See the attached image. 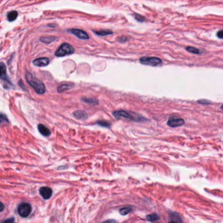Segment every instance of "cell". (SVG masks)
I'll list each match as a JSON object with an SVG mask.
<instances>
[{"instance_id":"obj_1","label":"cell","mask_w":223,"mask_h":223,"mask_svg":"<svg viewBox=\"0 0 223 223\" xmlns=\"http://www.w3.org/2000/svg\"><path fill=\"white\" fill-rule=\"evenodd\" d=\"M26 79L27 80L28 83L33 87V88L35 90V91L37 94H42L45 92L46 88L43 82L39 81V79H36L30 73L26 72Z\"/></svg>"},{"instance_id":"obj_2","label":"cell","mask_w":223,"mask_h":223,"mask_svg":"<svg viewBox=\"0 0 223 223\" xmlns=\"http://www.w3.org/2000/svg\"><path fill=\"white\" fill-rule=\"evenodd\" d=\"M74 48H73L71 45L67 44V43H64L56 51L55 55L56 56L58 57H62L66 55L71 54L74 52Z\"/></svg>"},{"instance_id":"obj_3","label":"cell","mask_w":223,"mask_h":223,"mask_svg":"<svg viewBox=\"0 0 223 223\" xmlns=\"http://www.w3.org/2000/svg\"><path fill=\"white\" fill-rule=\"evenodd\" d=\"M113 115L114 117L117 118V119H120V118H126V119H129V120H132L134 121H142L145 120V118H143L142 117H137V118L134 117V116L130 115V113H128V112H126V111H122V110L114 111L113 113Z\"/></svg>"},{"instance_id":"obj_4","label":"cell","mask_w":223,"mask_h":223,"mask_svg":"<svg viewBox=\"0 0 223 223\" xmlns=\"http://www.w3.org/2000/svg\"><path fill=\"white\" fill-rule=\"evenodd\" d=\"M142 64L151 65V66H156L162 64V60L157 57L145 56L142 57L139 60Z\"/></svg>"},{"instance_id":"obj_5","label":"cell","mask_w":223,"mask_h":223,"mask_svg":"<svg viewBox=\"0 0 223 223\" xmlns=\"http://www.w3.org/2000/svg\"><path fill=\"white\" fill-rule=\"evenodd\" d=\"M31 211L30 204L28 203H21L18 207V213L22 217H27L30 215Z\"/></svg>"},{"instance_id":"obj_6","label":"cell","mask_w":223,"mask_h":223,"mask_svg":"<svg viewBox=\"0 0 223 223\" xmlns=\"http://www.w3.org/2000/svg\"><path fill=\"white\" fill-rule=\"evenodd\" d=\"M185 122V120L183 118L177 117H172L169 118L168 122H167V125L171 128H176L184 125Z\"/></svg>"},{"instance_id":"obj_7","label":"cell","mask_w":223,"mask_h":223,"mask_svg":"<svg viewBox=\"0 0 223 223\" xmlns=\"http://www.w3.org/2000/svg\"><path fill=\"white\" fill-rule=\"evenodd\" d=\"M69 31L81 39H89L88 35L83 30H79V29H71V30H69Z\"/></svg>"},{"instance_id":"obj_8","label":"cell","mask_w":223,"mask_h":223,"mask_svg":"<svg viewBox=\"0 0 223 223\" xmlns=\"http://www.w3.org/2000/svg\"><path fill=\"white\" fill-rule=\"evenodd\" d=\"M40 195L44 198L45 200L49 199L52 194V189L48 186H43L39 189Z\"/></svg>"},{"instance_id":"obj_9","label":"cell","mask_w":223,"mask_h":223,"mask_svg":"<svg viewBox=\"0 0 223 223\" xmlns=\"http://www.w3.org/2000/svg\"><path fill=\"white\" fill-rule=\"evenodd\" d=\"M33 64L38 67H45L49 64V60L46 57L39 58L33 60Z\"/></svg>"},{"instance_id":"obj_10","label":"cell","mask_w":223,"mask_h":223,"mask_svg":"<svg viewBox=\"0 0 223 223\" xmlns=\"http://www.w3.org/2000/svg\"><path fill=\"white\" fill-rule=\"evenodd\" d=\"M38 130L41 135L45 137L49 136L50 134H51V132H50V130L47 127H46L45 125L42 124H39L38 125Z\"/></svg>"},{"instance_id":"obj_11","label":"cell","mask_w":223,"mask_h":223,"mask_svg":"<svg viewBox=\"0 0 223 223\" xmlns=\"http://www.w3.org/2000/svg\"><path fill=\"white\" fill-rule=\"evenodd\" d=\"M0 72H1V78L2 80H3L4 81L11 83L10 81H9L8 77L7 75V72H6V67L5 65H4L3 62L1 63V67H0Z\"/></svg>"},{"instance_id":"obj_12","label":"cell","mask_w":223,"mask_h":223,"mask_svg":"<svg viewBox=\"0 0 223 223\" xmlns=\"http://www.w3.org/2000/svg\"><path fill=\"white\" fill-rule=\"evenodd\" d=\"M169 220L176 222H182L183 220H181L180 216L176 212H169Z\"/></svg>"},{"instance_id":"obj_13","label":"cell","mask_w":223,"mask_h":223,"mask_svg":"<svg viewBox=\"0 0 223 223\" xmlns=\"http://www.w3.org/2000/svg\"><path fill=\"white\" fill-rule=\"evenodd\" d=\"M73 115L75 117L77 118V119L84 120V119H86L87 118L86 113L83 111L79 110V111H75L73 113Z\"/></svg>"},{"instance_id":"obj_14","label":"cell","mask_w":223,"mask_h":223,"mask_svg":"<svg viewBox=\"0 0 223 223\" xmlns=\"http://www.w3.org/2000/svg\"><path fill=\"white\" fill-rule=\"evenodd\" d=\"M73 84H63L58 88L57 90L58 92H64L71 89L73 88Z\"/></svg>"},{"instance_id":"obj_15","label":"cell","mask_w":223,"mask_h":223,"mask_svg":"<svg viewBox=\"0 0 223 223\" xmlns=\"http://www.w3.org/2000/svg\"><path fill=\"white\" fill-rule=\"evenodd\" d=\"M18 16V12L16 11H12L7 14V20L9 22H13L16 20Z\"/></svg>"},{"instance_id":"obj_16","label":"cell","mask_w":223,"mask_h":223,"mask_svg":"<svg viewBox=\"0 0 223 223\" xmlns=\"http://www.w3.org/2000/svg\"><path fill=\"white\" fill-rule=\"evenodd\" d=\"M146 219L147 220H149V222H154L160 219V217L156 213H152V214L147 215Z\"/></svg>"},{"instance_id":"obj_17","label":"cell","mask_w":223,"mask_h":223,"mask_svg":"<svg viewBox=\"0 0 223 223\" xmlns=\"http://www.w3.org/2000/svg\"><path fill=\"white\" fill-rule=\"evenodd\" d=\"M132 207H130V206H128V207H124L119 210V213H120L122 215H128V213H130V212L132 211Z\"/></svg>"},{"instance_id":"obj_18","label":"cell","mask_w":223,"mask_h":223,"mask_svg":"<svg viewBox=\"0 0 223 223\" xmlns=\"http://www.w3.org/2000/svg\"><path fill=\"white\" fill-rule=\"evenodd\" d=\"M97 35H101V36H105L110 34H112L113 32L112 31L108 30H101L100 31H94Z\"/></svg>"},{"instance_id":"obj_19","label":"cell","mask_w":223,"mask_h":223,"mask_svg":"<svg viewBox=\"0 0 223 223\" xmlns=\"http://www.w3.org/2000/svg\"><path fill=\"white\" fill-rule=\"evenodd\" d=\"M186 50H187L188 52L193 53V54H200L202 53V51L200 49H198L197 48L193 47H187L186 48Z\"/></svg>"},{"instance_id":"obj_20","label":"cell","mask_w":223,"mask_h":223,"mask_svg":"<svg viewBox=\"0 0 223 223\" xmlns=\"http://www.w3.org/2000/svg\"><path fill=\"white\" fill-rule=\"evenodd\" d=\"M41 41L45 43H50L56 40L55 37H43L40 39Z\"/></svg>"},{"instance_id":"obj_21","label":"cell","mask_w":223,"mask_h":223,"mask_svg":"<svg viewBox=\"0 0 223 223\" xmlns=\"http://www.w3.org/2000/svg\"><path fill=\"white\" fill-rule=\"evenodd\" d=\"M98 125L101 126L103 127H109L110 126V123H109L106 121H100V122H97Z\"/></svg>"},{"instance_id":"obj_22","label":"cell","mask_w":223,"mask_h":223,"mask_svg":"<svg viewBox=\"0 0 223 223\" xmlns=\"http://www.w3.org/2000/svg\"><path fill=\"white\" fill-rule=\"evenodd\" d=\"M134 18L139 22H143L145 20V18L143 16L139 14H134Z\"/></svg>"},{"instance_id":"obj_23","label":"cell","mask_w":223,"mask_h":223,"mask_svg":"<svg viewBox=\"0 0 223 223\" xmlns=\"http://www.w3.org/2000/svg\"><path fill=\"white\" fill-rule=\"evenodd\" d=\"M82 100L85 101V102L88 103H92V104H98V101L94 99H82Z\"/></svg>"},{"instance_id":"obj_24","label":"cell","mask_w":223,"mask_h":223,"mask_svg":"<svg viewBox=\"0 0 223 223\" xmlns=\"http://www.w3.org/2000/svg\"><path fill=\"white\" fill-rule=\"evenodd\" d=\"M217 35L219 39H223V30L218 31L217 33Z\"/></svg>"},{"instance_id":"obj_25","label":"cell","mask_w":223,"mask_h":223,"mask_svg":"<svg viewBox=\"0 0 223 223\" xmlns=\"http://www.w3.org/2000/svg\"><path fill=\"white\" fill-rule=\"evenodd\" d=\"M1 123L3 122V120L6 121L7 122H9V120H7L6 116L4 115L3 113H1Z\"/></svg>"},{"instance_id":"obj_26","label":"cell","mask_w":223,"mask_h":223,"mask_svg":"<svg viewBox=\"0 0 223 223\" xmlns=\"http://www.w3.org/2000/svg\"><path fill=\"white\" fill-rule=\"evenodd\" d=\"M198 102L199 103H202V104H210L211 101H207V100H198Z\"/></svg>"},{"instance_id":"obj_27","label":"cell","mask_w":223,"mask_h":223,"mask_svg":"<svg viewBox=\"0 0 223 223\" xmlns=\"http://www.w3.org/2000/svg\"><path fill=\"white\" fill-rule=\"evenodd\" d=\"M14 221V219H13V218H12V219H9L8 220H4V221H3V222H13Z\"/></svg>"},{"instance_id":"obj_28","label":"cell","mask_w":223,"mask_h":223,"mask_svg":"<svg viewBox=\"0 0 223 223\" xmlns=\"http://www.w3.org/2000/svg\"><path fill=\"white\" fill-rule=\"evenodd\" d=\"M3 209H4V205H3V203H1V211H2L3 210Z\"/></svg>"},{"instance_id":"obj_29","label":"cell","mask_w":223,"mask_h":223,"mask_svg":"<svg viewBox=\"0 0 223 223\" xmlns=\"http://www.w3.org/2000/svg\"><path fill=\"white\" fill-rule=\"evenodd\" d=\"M221 109H222L223 110V104H222V105H221Z\"/></svg>"}]
</instances>
